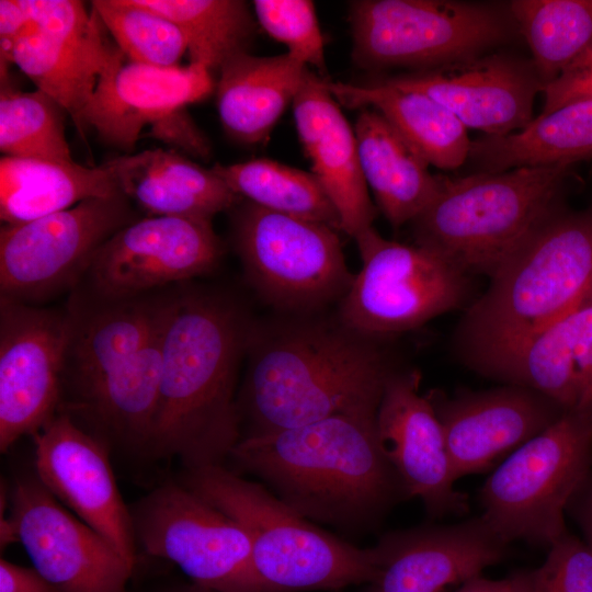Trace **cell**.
Listing matches in <instances>:
<instances>
[{"label":"cell","instance_id":"obj_31","mask_svg":"<svg viewBox=\"0 0 592 592\" xmlns=\"http://www.w3.org/2000/svg\"><path fill=\"white\" fill-rule=\"evenodd\" d=\"M239 197L262 208L340 230L335 207L312 172L270 159L212 168Z\"/></svg>","mask_w":592,"mask_h":592},{"label":"cell","instance_id":"obj_6","mask_svg":"<svg viewBox=\"0 0 592 592\" xmlns=\"http://www.w3.org/2000/svg\"><path fill=\"white\" fill-rule=\"evenodd\" d=\"M570 167H525L441 178L431 203L412 221L415 244L469 275L489 278L561 209Z\"/></svg>","mask_w":592,"mask_h":592},{"label":"cell","instance_id":"obj_4","mask_svg":"<svg viewBox=\"0 0 592 592\" xmlns=\"http://www.w3.org/2000/svg\"><path fill=\"white\" fill-rule=\"evenodd\" d=\"M591 289L592 208L560 209L502 263L467 309L457 330L465 360L486 375Z\"/></svg>","mask_w":592,"mask_h":592},{"label":"cell","instance_id":"obj_41","mask_svg":"<svg viewBox=\"0 0 592 592\" xmlns=\"http://www.w3.org/2000/svg\"><path fill=\"white\" fill-rule=\"evenodd\" d=\"M0 592H56L34 569L1 558Z\"/></svg>","mask_w":592,"mask_h":592},{"label":"cell","instance_id":"obj_9","mask_svg":"<svg viewBox=\"0 0 592 592\" xmlns=\"http://www.w3.org/2000/svg\"><path fill=\"white\" fill-rule=\"evenodd\" d=\"M337 230L248 202L235 219L234 239L252 287L288 315L319 314L351 287Z\"/></svg>","mask_w":592,"mask_h":592},{"label":"cell","instance_id":"obj_22","mask_svg":"<svg viewBox=\"0 0 592 592\" xmlns=\"http://www.w3.org/2000/svg\"><path fill=\"white\" fill-rule=\"evenodd\" d=\"M384 81L431 96L467 128L488 136L526 126L542 88L534 66L505 55H481Z\"/></svg>","mask_w":592,"mask_h":592},{"label":"cell","instance_id":"obj_42","mask_svg":"<svg viewBox=\"0 0 592 592\" xmlns=\"http://www.w3.org/2000/svg\"><path fill=\"white\" fill-rule=\"evenodd\" d=\"M456 592H522V581L519 572L500 580L479 574L463 583Z\"/></svg>","mask_w":592,"mask_h":592},{"label":"cell","instance_id":"obj_32","mask_svg":"<svg viewBox=\"0 0 592 592\" xmlns=\"http://www.w3.org/2000/svg\"><path fill=\"white\" fill-rule=\"evenodd\" d=\"M509 8L542 87L592 45V0H513Z\"/></svg>","mask_w":592,"mask_h":592},{"label":"cell","instance_id":"obj_37","mask_svg":"<svg viewBox=\"0 0 592 592\" xmlns=\"http://www.w3.org/2000/svg\"><path fill=\"white\" fill-rule=\"evenodd\" d=\"M520 574L522 592H592V550L567 533L539 568Z\"/></svg>","mask_w":592,"mask_h":592},{"label":"cell","instance_id":"obj_11","mask_svg":"<svg viewBox=\"0 0 592 592\" xmlns=\"http://www.w3.org/2000/svg\"><path fill=\"white\" fill-rule=\"evenodd\" d=\"M129 512L137 551L215 592H257L246 531L181 481L153 488Z\"/></svg>","mask_w":592,"mask_h":592},{"label":"cell","instance_id":"obj_38","mask_svg":"<svg viewBox=\"0 0 592 592\" xmlns=\"http://www.w3.org/2000/svg\"><path fill=\"white\" fill-rule=\"evenodd\" d=\"M581 398L577 410L592 412V289L568 312Z\"/></svg>","mask_w":592,"mask_h":592},{"label":"cell","instance_id":"obj_34","mask_svg":"<svg viewBox=\"0 0 592 592\" xmlns=\"http://www.w3.org/2000/svg\"><path fill=\"white\" fill-rule=\"evenodd\" d=\"M65 110L46 93L2 86L0 150L4 157L73 162L65 135Z\"/></svg>","mask_w":592,"mask_h":592},{"label":"cell","instance_id":"obj_43","mask_svg":"<svg viewBox=\"0 0 592 592\" xmlns=\"http://www.w3.org/2000/svg\"><path fill=\"white\" fill-rule=\"evenodd\" d=\"M570 502H574L576 514L584 531L587 545L592 550V480L590 477Z\"/></svg>","mask_w":592,"mask_h":592},{"label":"cell","instance_id":"obj_35","mask_svg":"<svg viewBox=\"0 0 592 592\" xmlns=\"http://www.w3.org/2000/svg\"><path fill=\"white\" fill-rule=\"evenodd\" d=\"M92 10L129 61L170 68L187 50L180 29L137 0H95Z\"/></svg>","mask_w":592,"mask_h":592},{"label":"cell","instance_id":"obj_25","mask_svg":"<svg viewBox=\"0 0 592 592\" xmlns=\"http://www.w3.org/2000/svg\"><path fill=\"white\" fill-rule=\"evenodd\" d=\"M308 67L285 53L260 57L241 52L218 70L217 107L225 132L254 145L267 138L295 99Z\"/></svg>","mask_w":592,"mask_h":592},{"label":"cell","instance_id":"obj_7","mask_svg":"<svg viewBox=\"0 0 592 592\" xmlns=\"http://www.w3.org/2000/svg\"><path fill=\"white\" fill-rule=\"evenodd\" d=\"M592 412L566 411L512 452L480 489L481 515L508 544L550 547L567 534L565 511L590 476Z\"/></svg>","mask_w":592,"mask_h":592},{"label":"cell","instance_id":"obj_14","mask_svg":"<svg viewBox=\"0 0 592 592\" xmlns=\"http://www.w3.org/2000/svg\"><path fill=\"white\" fill-rule=\"evenodd\" d=\"M76 321L0 297V449L35 435L58 412Z\"/></svg>","mask_w":592,"mask_h":592},{"label":"cell","instance_id":"obj_21","mask_svg":"<svg viewBox=\"0 0 592 592\" xmlns=\"http://www.w3.org/2000/svg\"><path fill=\"white\" fill-rule=\"evenodd\" d=\"M508 545L482 516L387 533L367 592H447L502 561Z\"/></svg>","mask_w":592,"mask_h":592},{"label":"cell","instance_id":"obj_1","mask_svg":"<svg viewBox=\"0 0 592 592\" xmlns=\"http://www.w3.org/2000/svg\"><path fill=\"white\" fill-rule=\"evenodd\" d=\"M238 391L241 439L338 414H377L392 373L376 341L318 314L253 323Z\"/></svg>","mask_w":592,"mask_h":592},{"label":"cell","instance_id":"obj_13","mask_svg":"<svg viewBox=\"0 0 592 592\" xmlns=\"http://www.w3.org/2000/svg\"><path fill=\"white\" fill-rule=\"evenodd\" d=\"M133 220L128 198H89L57 213L0 230L1 296L41 299L89 270L98 249Z\"/></svg>","mask_w":592,"mask_h":592},{"label":"cell","instance_id":"obj_29","mask_svg":"<svg viewBox=\"0 0 592 592\" xmlns=\"http://www.w3.org/2000/svg\"><path fill=\"white\" fill-rule=\"evenodd\" d=\"M122 191L150 216L207 220L232 207L239 197L213 169L163 149L133 155Z\"/></svg>","mask_w":592,"mask_h":592},{"label":"cell","instance_id":"obj_30","mask_svg":"<svg viewBox=\"0 0 592 592\" xmlns=\"http://www.w3.org/2000/svg\"><path fill=\"white\" fill-rule=\"evenodd\" d=\"M592 157V100L572 102L516 132L471 141L469 157L483 172L566 166Z\"/></svg>","mask_w":592,"mask_h":592},{"label":"cell","instance_id":"obj_19","mask_svg":"<svg viewBox=\"0 0 592 592\" xmlns=\"http://www.w3.org/2000/svg\"><path fill=\"white\" fill-rule=\"evenodd\" d=\"M442 425L455 479L486 471L566 412L533 389L505 385L449 398L426 394Z\"/></svg>","mask_w":592,"mask_h":592},{"label":"cell","instance_id":"obj_2","mask_svg":"<svg viewBox=\"0 0 592 592\" xmlns=\"http://www.w3.org/2000/svg\"><path fill=\"white\" fill-rule=\"evenodd\" d=\"M252 327L223 295L167 298L152 458L184 469L225 465L241 440L237 384Z\"/></svg>","mask_w":592,"mask_h":592},{"label":"cell","instance_id":"obj_12","mask_svg":"<svg viewBox=\"0 0 592 592\" xmlns=\"http://www.w3.org/2000/svg\"><path fill=\"white\" fill-rule=\"evenodd\" d=\"M31 26L14 43L9 62L55 100L84 135L83 117L125 64L98 14L73 0H26Z\"/></svg>","mask_w":592,"mask_h":592},{"label":"cell","instance_id":"obj_36","mask_svg":"<svg viewBox=\"0 0 592 592\" xmlns=\"http://www.w3.org/2000/svg\"><path fill=\"white\" fill-rule=\"evenodd\" d=\"M254 15L261 27L287 46V54L305 66L326 72L325 39L314 2L309 0H255Z\"/></svg>","mask_w":592,"mask_h":592},{"label":"cell","instance_id":"obj_44","mask_svg":"<svg viewBox=\"0 0 592 592\" xmlns=\"http://www.w3.org/2000/svg\"><path fill=\"white\" fill-rule=\"evenodd\" d=\"M127 592H215L202 585H198L186 578H164L153 583L132 587Z\"/></svg>","mask_w":592,"mask_h":592},{"label":"cell","instance_id":"obj_15","mask_svg":"<svg viewBox=\"0 0 592 592\" xmlns=\"http://www.w3.org/2000/svg\"><path fill=\"white\" fill-rule=\"evenodd\" d=\"M214 90L212 72L196 64L170 68L125 62L88 107L83 126L110 145L130 151L147 136L198 158L209 156V143L185 106Z\"/></svg>","mask_w":592,"mask_h":592},{"label":"cell","instance_id":"obj_23","mask_svg":"<svg viewBox=\"0 0 592 592\" xmlns=\"http://www.w3.org/2000/svg\"><path fill=\"white\" fill-rule=\"evenodd\" d=\"M296 129L312 173L337 209L340 230L355 238L377 215L364 179L356 136L326 79L307 69L293 101Z\"/></svg>","mask_w":592,"mask_h":592},{"label":"cell","instance_id":"obj_26","mask_svg":"<svg viewBox=\"0 0 592 592\" xmlns=\"http://www.w3.org/2000/svg\"><path fill=\"white\" fill-rule=\"evenodd\" d=\"M354 132L362 172L378 209L392 227L411 223L436 195L440 177L376 110L362 109Z\"/></svg>","mask_w":592,"mask_h":592},{"label":"cell","instance_id":"obj_40","mask_svg":"<svg viewBox=\"0 0 592 592\" xmlns=\"http://www.w3.org/2000/svg\"><path fill=\"white\" fill-rule=\"evenodd\" d=\"M31 24L32 20L26 0L0 1L1 62H9L14 43Z\"/></svg>","mask_w":592,"mask_h":592},{"label":"cell","instance_id":"obj_24","mask_svg":"<svg viewBox=\"0 0 592 592\" xmlns=\"http://www.w3.org/2000/svg\"><path fill=\"white\" fill-rule=\"evenodd\" d=\"M133 155L98 167L2 157L0 218L19 224L68 209L89 198L124 194L122 179Z\"/></svg>","mask_w":592,"mask_h":592},{"label":"cell","instance_id":"obj_3","mask_svg":"<svg viewBox=\"0 0 592 592\" xmlns=\"http://www.w3.org/2000/svg\"><path fill=\"white\" fill-rule=\"evenodd\" d=\"M376 415L338 414L244 437L229 458L306 519L345 528L373 525L406 496L382 449Z\"/></svg>","mask_w":592,"mask_h":592},{"label":"cell","instance_id":"obj_27","mask_svg":"<svg viewBox=\"0 0 592 592\" xmlns=\"http://www.w3.org/2000/svg\"><path fill=\"white\" fill-rule=\"evenodd\" d=\"M166 300L111 301L81 326L76 323L59 411L79 402L148 341L161 322Z\"/></svg>","mask_w":592,"mask_h":592},{"label":"cell","instance_id":"obj_20","mask_svg":"<svg viewBox=\"0 0 592 592\" xmlns=\"http://www.w3.org/2000/svg\"><path fill=\"white\" fill-rule=\"evenodd\" d=\"M417 371L387 378L376 415L382 449L402 483L406 497H418L432 517L468 512V497L456 481L442 425Z\"/></svg>","mask_w":592,"mask_h":592},{"label":"cell","instance_id":"obj_16","mask_svg":"<svg viewBox=\"0 0 592 592\" xmlns=\"http://www.w3.org/2000/svg\"><path fill=\"white\" fill-rule=\"evenodd\" d=\"M8 502L18 543L56 592H127L137 566L67 510L35 473L13 481Z\"/></svg>","mask_w":592,"mask_h":592},{"label":"cell","instance_id":"obj_17","mask_svg":"<svg viewBox=\"0 0 592 592\" xmlns=\"http://www.w3.org/2000/svg\"><path fill=\"white\" fill-rule=\"evenodd\" d=\"M221 253L212 220L148 216L112 235L95 252L88 272L102 298L122 301L207 274Z\"/></svg>","mask_w":592,"mask_h":592},{"label":"cell","instance_id":"obj_10","mask_svg":"<svg viewBox=\"0 0 592 592\" xmlns=\"http://www.w3.org/2000/svg\"><path fill=\"white\" fill-rule=\"evenodd\" d=\"M362 266L339 304V320L376 340L459 308L470 276L418 244L385 239L372 226L355 238Z\"/></svg>","mask_w":592,"mask_h":592},{"label":"cell","instance_id":"obj_5","mask_svg":"<svg viewBox=\"0 0 592 592\" xmlns=\"http://www.w3.org/2000/svg\"><path fill=\"white\" fill-rule=\"evenodd\" d=\"M180 481L246 531L257 592L338 591L368 584L377 573L374 547L326 532L225 465L184 469Z\"/></svg>","mask_w":592,"mask_h":592},{"label":"cell","instance_id":"obj_18","mask_svg":"<svg viewBox=\"0 0 592 592\" xmlns=\"http://www.w3.org/2000/svg\"><path fill=\"white\" fill-rule=\"evenodd\" d=\"M33 437L35 474L42 483L137 566L129 506L116 485L107 448L65 412H57Z\"/></svg>","mask_w":592,"mask_h":592},{"label":"cell","instance_id":"obj_39","mask_svg":"<svg viewBox=\"0 0 592 592\" xmlns=\"http://www.w3.org/2000/svg\"><path fill=\"white\" fill-rule=\"evenodd\" d=\"M540 91L545 103L539 115L572 102L592 100V45Z\"/></svg>","mask_w":592,"mask_h":592},{"label":"cell","instance_id":"obj_8","mask_svg":"<svg viewBox=\"0 0 592 592\" xmlns=\"http://www.w3.org/2000/svg\"><path fill=\"white\" fill-rule=\"evenodd\" d=\"M352 58L363 68L424 70L481 56L508 39L497 9L448 0L350 2Z\"/></svg>","mask_w":592,"mask_h":592},{"label":"cell","instance_id":"obj_28","mask_svg":"<svg viewBox=\"0 0 592 592\" xmlns=\"http://www.w3.org/2000/svg\"><path fill=\"white\" fill-rule=\"evenodd\" d=\"M326 87L346 107L379 112L429 164L456 169L469 157L467 127L447 107L420 91L384 80L366 84L326 80Z\"/></svg>","mask_w":592,"mask_h":592},{"label":"cell","instance_id":"obj_33","mask_svg":"<svg viewBox=\"0 0 592 592\" xmlns=\"http://www.w3.org/2000/svg\"><path fill=\"white\" fill-rule=\"evenodd\" d=\"M172 21L183 33L190 62L212 73L247 52L253 33L248 4L239 0H137Z\"/></svg>","mask_w":592,"mask_h":592}]
</instances>
